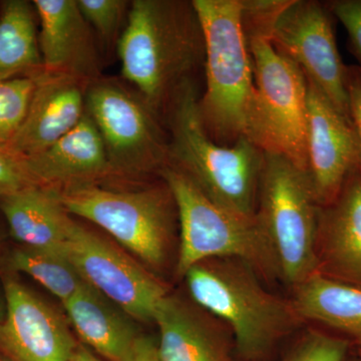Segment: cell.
<instances>
[{
  "instance_id": "6da1fadb",
  "label": "cell",
  "mask_w": 361,
  "mask_h": 361,
  "mask_svg": "<svg viewBox=\"0 0 361 361\" xmlns=\"http://www.w3.org/2000/svg\"><path fill=\"white\" fill-rule=\"evenodd\" d=\"M116 49L123 78L161 116L205 61L203 28L192 1L130 2Z\"/></svg>"
},
{
  "instance_id": "7a4b0ae2",
  "label": "cell",
  "mask_w": 361,
  "mask_h": 361,
  "mask_svg": "<svg viewBox=\"0 0 361 361\" xmlns=\"http://www.w3.org/2000/svg\"><path fill=\"white\" fill-rule=\"evenodd\" d=\"M199 97L194 80H188L164 111L168 166L186 176L217 205L254 217L264 152L246 137L229 147L213 141L201 120Z\"/></svg>"
},
{
  "instance_id": "3957f363",
  "label": "cell",
  "mask_w": 361,
  "mask_h": 361,
  "mask_svg": "<svg viewBox=\"0 0 361 361\" xmlns=\"http://www.w3.org/2000/svg\"><path fill=\"white\" fill-rule=\"evenodd\" d=\"M190 296L231 329L242 361H264L304 322L290 299L268 291L252 266L213 258L185 273Z\"/></svg>"
},
{
  "instance_id": "277c9868",
  "label": "cell",
  "mask_w": 361,
  "mask_h": 361,
  "mask_svg": "<svg viewBox=\"0 0 361 361\" xmlns=\"http://www.w3.org/2000/svg\"><path fill=\"white\" fill-rule=\"evenodd\" d=\"M205 40L206 89L199 111L211 139L232 146L247 137L255 97L243 0H193Z\"/></svg>"
},
{
  "instance_id": "5b68a950",
  "label": "cell",
  "mask_w": 361,
  "mask_h": 361,
  "mask_svg": "<svg viewBox=\"0 0 361 361\" xmlns=\"http://www.w3.org/2000/svg\"><path fill=\"white\" fill-rule=\"evenodd\" d=\"M56 191L71 215L99 226L147 267L165 265L179 221L165 180L139 189H111L94 183Z\"/></svg>"
},
{
  "instance_id": "8992f818",
  "label": "cell",
  "mask_w": 361,
  "mask_h": 361,
  "mask_svg": "<svg viewBox=\"0 0 361 361\" xmlns=\"http://www.w3.org/2000/svg\"><path fill=\"white\" fill-rule=\"evenodd\" d=\"M177 206L180 247L176 272L213 258H235L267 281L281 279L276 258L256 217H245L211 201L191 180L167 166L160 173Z\"/></svg>"
},
{
  "instance_id": "52a82bcc",
  "label": "cell",
  "mask_w": 361,
  "mask_h": 361,
  "mask_svg": "<svg viewBox=\"0 0 361 361\" xmlns=\"http://www.w3.org/2000/svg\"><path fill=\"white\" fill-rule=\"evenodd\" d=\"M245 28L253 61L255 97L247 137L264 153L307 171V80L277 51L270 32Z\"/></svg>"
},
{
  "instance_id": "ba28073f",
  "label": "cell",
  "mask_w": 361,
  "mask_h": 361,
  "mask_svg": "<svg viewBox=\"0 0 361 361\" xmlns=\"http://www.w3.org/2000/svg\"><path fill=\"white\" fill-rule=\"evenodd\" d=\"M320 206L307 172L284 157L264 153L256 217L290 286L316 273L315 241Z\"/></svg>"
},
{
  "instance_id": "9c48e42d",
  "label": "cell",
  "mask_w": 361,
  "mask_h": 361,
  "mask_svg": "<svg viewBox=\"0 0 361 361\" xmlns=\"http://www.w3.org/2000/svg\"><path fill=\"white\" fill-rule=\"evenodd\" d=\"M85 111L99 130L115 177L160 174L167 167L165 123L139 92L97 78L87 85Z\"/></svg>"
},
{
  "instance_id": "30bf717a",
  "label": "cell",
  "mask_w": 361,
  "mask_h": 361,
  "mask_svg": "<svg viewBox=\"0 0 361 361\" xmlns=\"http://www.w3.org/2000/svg\"><path fill=\"white\" fill-rule=\"evenodd\" d=\"M66 256L85 282L133 319L151 322L167 284L125 249L75 222Z\"/></svg>"
},
{
  "instance_id": "8fae6325",
  "label": "cell",
  "mask_w": 361,
  "mask_h": 361,
  "mask_svg": "<svg viewBox=\"0 0 361 361\" xmlns=\"http://www.w3.org/2000/svg\"><path fill=\"white\" fill-rule=\"evenodd\" d=\"M270 39L275 49L293 61L306 80L351 121L348 66L337 49L332 14L325 4L289 0L272 26Z\"/></svg>"
},
{
  "instance_id": "7c38bea8",
  "label": "cell",
  "mask_w": 361,
  "mask_h": 361,
  "mask_svg": "<svg viewBox=\"0 0 361 361\" xmlns=\"http://www.w3.org/2000/svg\"><path fill=\"white\" fill-rule=\"evenodd\" d=\"M6 311L0 322V355L8 361H70L78 342L65 316L0 268Z\"/></svg>"
},
{
  "instance_id": "4fadbf2b",
  "label": "cell",
  "mask_w": 361,
  "mask_h": 361,
  "mask_svg": "<svg viewBox=\"0 0 361 361\" xmlns=\"http://www.w3.org/2000/svg\"><path fill=\"white\" fill-rule=\"evenodd\" d=\"M358 165L360 146L353 122L307 80L306 172L320 207L336 200Z\"/></svg>"
},
{
  "instance_id": "5bb4252c",
  "label": "cell",
  "mask_w": 361,
  "mask_h": 361,
  "mask_svg": "<svg viewBox=\"0 0 361 361\" xmlns=\"http://www.w3.org/2000/svg\"><path fill=\"white\" fill-rule=\"evenodd\" d=\"M153 322L160 334L157 350L161 361H233L231 329L193 299L169 293Z\"/></svg>"
},
{
  "instance_id": "9a60e30c",
  "label": "cell",
  "mask_w": 361,
  "mask_h": 361,
  "mask_svg": "<svg viewBox=\"0 0 361 361\" xmlns=\"http://www.w3.org/2000/svg\"><path fill=\"white\" fill-rule=\"evenodd\" d=\"M39 44L45 73L68 75L85 84L102 78L96 37L77 0H35Z\"/></svg>"
},
{
  "instance_id": "2e32d148",
  "label": "cell",
  "mask_w": 361,
  "mask_h": 361,
  "mask_svg": "<svg viewBox=\"0 0 361 361\" xmlns=\"http://www.w3.org/2000/svg\"><path fill=\"white\" fill-rule=\"evenodd\" d=\"M316 273L361 288V176H350L341 193L320 207Z\"/></svg>"
},
{
  "instance_id": "e0dca14e",
  "label": "cell",
  "mask_w": 361,
  "mask_h": 361,
  "mask_svg": "<svg viewBox=\"0 0 361 361\" xmlns=\"http://www.w3.org/2000/svg\"><path fill=\"white\" fill-rule=\"evenodd\" d=\"M87 85L78 78L42 71L25 122L7 149L33 156L75 129L85 115Z\"/></svg>"
},
{
  "instance_id": "ac0fdd59",
  "label": "cell",
  "mask_w": 361,
  "mask_h": 361,
  "mask_svg": "<svg viewBox=\"0 0 361 361\" xmlns=\"http://www.w3.org/2000/svg\"><path fill=\"white\" fill-rule=\"evenodd\" d=\"M25 158L40 187L61 190L115 177L99 130L87 111L75 129L44 151Z\"/></svg>"
},
{
  "instance_id": "d6986e66",
  "label": "cell",
  "mask_w": 361,
  "mask_h": 361,
  "mask_svg": "<svg viewBox=\"0 0 361 361\" xmlns=\"http://www.w3.org/2000/svg\"><path fill=\"white\" fill-rule=\"evenodd\" d=\"M0 212L9 235L18 245L66 255L75 221L56 190L33 186L0 198Z\"/></svg>"
},
{
  "instance_id": "ffe728a7",
  "label": "cell",
  "mask_w": 361,
  "mask_h": 361,
  "mask_svg": "<svg viewBox=\"0 0 361 361\" xmlns=\"http://www.w3.org/2000/svg\"><path fill=\"white\" fill-rule=\"evenodd\" d=\"M63 305L84 345L110 361H133L141 336L115 304L87 283Z\"/></svg>"
},
{
  "instance_id": "44dd1931",
  "label": "cell",
  "mask_w": 361,
  "mask_h": 361,
  "mask_svg": "<svg viewBox=\"0 0 361 361\" xmlns=\"http://www.w3.org/2000/svg\"><path fill=\"white\" fill-rule=\"evenodd\" d=\"M291 302L304 322L325 325L351 342L361 341V288L315 273L292 286Z\"/></svg>"
},
{
  "instance_id": "7402d4cb",
  "label": "cell",
  "mask_w": 361,
  "mask_h": 361,
  "mask_svg": "<svg viewBox=\"0 0 361 361\" xmlns=\"http://www.w3.org/2000/svg\"><path fill=\"white\" fill-rule=\"evenodd\" d=\"M32 2L7 0L0 11V80L35 78L44 71Z\"/></svg>"
},
{
  "instance_id": "603a6c76",
  "label": "cell",
  "mask_w": 361,
  "mask_h": 361,
  "mask_svg": "<svg viewBox=\"0 0 361 361\" xmlns=\"http://www.w3.org/2000/svg\"><path fill=\"white\" fill-rule=\"evenodd\" d=\"M0 268L32 278L63 304L87 284L68 256L56 252L14 246L7 252Z\"/></svg>"
},
{
  "instance_id": "cb8c5ba5",
  "label": "cell",
  "mask_w": 361,
  "mask_h": 361,
  "mask_svg": "<svg viewBox=\"0 0 361 361\" xmlns=\"http://www.w3.org/2000/svg\"><path fill=\"white\" fill-rule=\"evenodd\" d=\"M37 77L0 80V148L7 149L25 122Z\"/></svg>"
},
{
  "instance_id": "d4e9b609",
  "label": "cell",
  "mask_w": 361,
  "mask_h": 361,
  "mask_svg": "<svg viewBox=\"0 0 361 361\" xmlns=\"http://www.w3.org/2000/svg\"><path fill=\"white\" fill-rule=\"evenodd\" d=\"M353 342L319 329H308L285 353L281 361H346Z\"/></svg>"
},
{
  "instance_id": "484cf974",
  "label": "cell",
  "mask_w": 361,
  "mask_h": 361,
  "mask_svg": "<svg viewBox=\"0 0 361 361\" xmlns=\"http://www.w3.org/2000/svg\"><path fill=\"white\" fill-rule=\"evenodd\" d=\"M78 8L92 32L104 44H116L122 25L129 14L130 2L126 0H77Z\"/></svg>"
},
{
  "instance_id": "4316f807",
  "label": "cell",
  "mask_w": 361,
  "mask_h": 361,
  "mask_svg": "<svg viewBox=\"0 0 361 361\" xmlns=\"http://www.w3.org/2000/svg\"><path fill=\"white\" fill-rule=\"evenodd\" d=\"M33 186L39 185L30 175L25 157L0 148V198Z\"/></svg>"
},
{
  "instance_id": "83f0119b",
  "label": "cell",
  "mask_w": 361,
  "mask_h": 361,
  "mask_svg": "<svg viewBox=\"0 0 361 361\" xmlns=\"http://www.w3.org/2000/svg\"><path fill=\"white\" fill-rule=\"evenodd\" d=\"M325 6L348 32L349 47L361 68V0H332Z\"/></svg>"
},
{
  "instance_id": "f1b7e54d",
  "label": "cell",
  "mask_w": 361,
  "mask_h": 361,
  "mask_svg": "<svg viewBox=\"0 0 361 361\" xmlns=\"http://www.w3.org/2000/svg\"><path fill=\"white\" fill-rule=\"evenodd\" d=\"M348 92L351 121L357 135L360 146V165L358 172L361 176V68L360 66H348Z\"/></svg>"
},
{
  "instance_id": "f546056e",
  "label": "cell",
  "mask_w": 361,
  "mask_h": 361,
  "mask_svg": "<svg viewBox=\"0 0 361 361\" xmlns=\"http://www.w3.org/2000/svg\"><path fill=\"white\" fill-rule=\"evenodd\" d=\"M133 361H161L157 350V344L148 337L140 336L135 345Z\"/></svg>"
},
{
  "instance_id": "4dcf8cb0",
  "label": "cell",
  "mask_w": 361,
  "mask_h": 361,
  "mask_svg": "<svg viewBox=\"0 0 361 361\" xmlns=\"http://www.w3.org/2000/svg\"><path fill=\"white\" fill-rule=\"evenodd\" d=\"M70 361H103L99 360L94 351L90 350L89 348L82 343H78L77 348L73 351Z\"/></svg>"
},
{
  "instance_id": "1f68e13d",
  "label": "cell",
  "mask_w": 361,
  "mask_h": 361,
  "mask_svg": "<svg viewBox=\"0 0 361 361\" xmlns=\"http://www.w3.org/2000/svg\"><path fill=\"white\" fill-rule=\"evenodd\" d=\"M8 236L11 237V235H9L8 229H7L6 221H4L2 214L0 212V263L8 252V250H6V239Z\"/></svg>"
},
{
  "instance_id": "d6a6232c",
  "label": "cell",
  "mask_w": 361,
  "mask_h": 361,
  "mask_svg": "<svg viewBox=\"0 0 361 361\" xmlns=\"http://www.w3.org/2000/svg\"><path fill=\"white\" fill-rule=\"evenodd\" d=\"M6 311V294H4V284H2L1 275H0V322L4 319Z\"/></svg>"
},
{
  "instance_id": "836d02e7",
  "label": "cell",
  "mask_w": 361,
  "mask_h": 361,
  "mask_svg": "<svg viewBox=\"0 0 361 361\" xmlns=\"http://www.w3.org/2000/svg\"><path fill=\"white\" fill-rule=\"evenodd\" d=\"M353 348H355V355L357 356L358 360L361 361V341L353 342Z\"/></svg>"
},
{
  "instance_id": "e575fe53",
  "label": "cell",
  "mask_w": 361,
  "mask_h": 361,
  "mask_svg": "<svg viewBox=\"0 0 361 361\" xmlns=\"http://www.w3.org/2000/svg\"><path fill=\"white\" fill-rule=\"evenodd\" d=\"M346 361H360V360H358L357 356H356L355 355L348 356V360H346Z\"/></svg>"
},
{
  "instance_id": "d590c367",
  "label": "cell",
  "mask_w": 361,
  "mask_h": 361,
  "mask_svg": "<svg viewBox=\"0 0 361 361\" xmlns=\"http://www.w3.org/2000/svg\"><path fill=\"white\" fill-rule=\"evenodd\" d=\"M0 361H8L6 360V358H4V356L0 355Z\"/></svg>"
}]
</instances>
